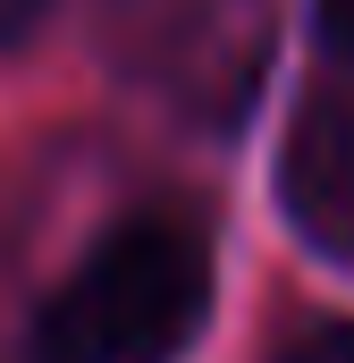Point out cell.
Returning a JSON list of instances; mask_svg holds the SVG:
<instances>
[{"instance_id":"cell-5","label":"cell","mask_w":354,"mask_h":363,"mask_svg":"<svg viewBox=\"0 0 354 363\" xmlns=\"http://www.w3.org/2000/svg\"><path fill=\"white\" fill-rule=\"evenodd\" d=\"M42 9H51V0H0V51H17V43L42 26Z\"/></svg>"},{"instance_id":"cell-3","label":"cell","mask_w":354,"mask_h":363,"mask_svg":"<svg viewBox=\"0 0 354 363\" xmlns=\"http://www.w3.org/2000/svg\"><path fill=\"white\" fill-rule=\"evenodd\" d=\"M270 363H354V321H295Z\"/></svg>"},{"instance_id":"cell-4","label":"cell","mask_w":354,"mask_h":363,"mask_svg":"<svg viewBox=\"0 0 354 363\" xmlns=\"http://www.w3.org/2000/svg\"><path fill=\"white\" fill-rule=\"evenodd\" d=\"M312 43L338 68H354V0H312Z\"/></svg>"},{"instance_id":"cell-1","label":"cell","mask_w":354,"mask_h":363,"mask_svg":"<svg viewBox=\"0 0 354 363\" xmlns=\"http://www.w3.org/2000/svg\"><path fill=\"white\" fill-rule=\"evenodd\" d=\"M211 321V237L185 211L118 220L34 321L42 363H185Z\"/></svg>"},{"instance_id":"cell-2","label":"cell","mask_w":354,"mask_h":363,"mask_svg":"<svg viewBox=\"0 0 354 363\" xmlns=\"http://www.w3.org/2000/svg\"><path fill=\"white\" fill-rule=\"evenodd\" d=\"M287 211L346 245L354 237V110H304L295 144H287Z\"/></svg>"}]
</instances>
